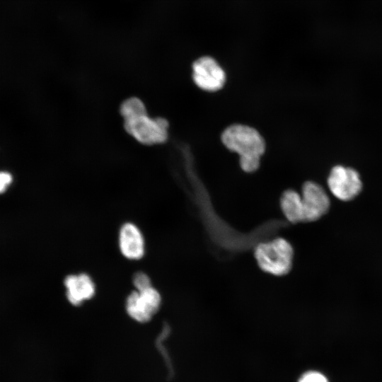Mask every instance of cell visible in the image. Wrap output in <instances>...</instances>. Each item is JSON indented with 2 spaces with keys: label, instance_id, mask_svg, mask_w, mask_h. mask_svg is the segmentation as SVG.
Listing matches in <instances>:
<instances>
[{
  "label": "cell",
  "instance_id": "cell-1",
  "mask_svg": "<svg viewBox=\"0 0 382 382\" xmlns=\"http://www.w3.org/2000/svg\"><path fill=\"white\" fill-rule=\"evenodd\" d=\"M120 113L124 120L125 129L137 141L153 145L162 144L167 140V120L149 116L144 103L138 98H129L122 102Z\"/></svg>",
  "mask_w": 382,
  "mask_h": 382
},
{
  "label": "cell",
  "instance_id": "cell-2",
  "mask_svg": "<svg viewBox=\"0 0 382 382\" xmlns=\"http://www.w3.org/2000/svg\"><path fill=\"white\" fill-rule=\"evenodd\" d=\"M221 140L229 150L239 155L243 170L250 173L258 168L265 143L255 129L243 125H233L224 131Z\"/></svg>",
  "mask_w": 382,
  "mask_h": 382
},
{
  "label": "cell",
  "instance_id": "cell-3",
  "mask_svg": "<svg viewBox=\"0 0 382 382\" xmlns=\"http://www.w3.org/2000/svg\"><path fill=\"white\" fill-rule=\"evenodd\" d=\"M255 257L262 270L282 276L291 269L294 250L289 242L277 238L259 244L255 248Z\"/></svg>",
  "mask_w": 382,
  "mask_h": 382
},
{
  "label": "cell",
  "instance_id": "cell-4",
  "mask_svg": "<svg viewBox=\"0 0 382 382\" xmlns=\"http://www.w3.org/2000/svg\"><path fill=\"white\" fill-rule=\"evenodd\" d=\"M161 304V294L151 286L142 291L131 292L127 298L125 307L132 319L139 323H146L158 311Z\"/></svg>",
  "mask_w": 382,
  "mask_h": 382
},
{
  "label": "cell",
  "instance_id": "cell-5",
  "mask_svg": "<svg viewBox=\"0 0 382 382\" xmlns=\"http://www.w3.org/2000/svg\"><path fill=\"white\" fill-rule=\"evenodd\" d=\"M328 185L336 198L345 202L353 199L362 188L358 172L342 166L332 168L328 178Z\"/></svg>",
  "mask_w": 382,
  "mask_h": 382
},
{
  "label": "cell",
  "instance_id": "cell-6",
  "mask_svg": "<svg viewBox=\"0 0 382 382\" xmlns=\"http://www.w3.org/2000/svg\"><path fill=\"white\" fill-rule=\"evenodd\" d=\"M192 79L200 88L208 91H216L223 87L226 81V74L214 58L204 56L193 63Z\"/></svg>",
  "mask_w": 382,
  "mask_h": 382
},
{
  "label": "cell",
  "instance_id": "cell-7",
  "mask_svg": "<svg viewBox=\"0 0 382 382\" xmlns=\"http://www.w3.org/2000/svg\"><path fill=\"white\" fill-rule=\"evenodd\" d=\"M304 221H314L325 215L330 209V198L320 185L308 181L302 188Z\"/></svg>",
  "mask_w": 382,
  "mask_h": 382
},
{
  "label": "cell",
  "instance_id": "cell-8",
  "mask_svg": "<svg viewBox=\"0 0 382 382\" xmlns=\"http://www.w3.org/2000/svg\"><path fill=\"white\" fill-rule=\"evenodd\" d=\"M119 248L122 255L129 260H137L143 257L145 251L144 239L135 224L128 222L121 226Z\"/></svg>",
  "mask_w": 382,
  "mask_h": 382
},
{
  "label": "cell",
  "instance_id": "cell-9",
  "mask_svg": "<svg viewBox=\"0 0 382 382\" xmlns=\"http://www.w3.org/2000/svg\"><path fill=\"white\" fill-rule=\"evenodd\" d=\"M66 296L74 306H79L95 294L96 286L91 277L86 273L70 274L64 279Z\"/></svg>",
  "mask_w": 382,
  "mask_h": 382
},
{
  "label": "cell",
  "instance_id": "cell-10",
  "mask_svg": "<svg viewBox=\"0 0 382 382\" xmlns=\"http://www.w3.org/2000/svg\"><path fill=\"white\" fill-rule=\"evenodd\" d=\"M282 211L291 223L303 222V208L301 196L294 190H286L280 199Z\"/></svg>",
  "mask_w": 382,
  "mask_h": 382
},
{
  "label": "cell",
  "instance_id": "cell-11",
  "mask_svg": "<svg viewBox=\"0 0 382 382\" xmlns=\"http://www.w3.org/2000/svg\"><path fill=\"white\" fill-rule=\"evenodd\" d=\"M132 282L137 291H142L152 286L150 277L144 272H136L133 276Z\"/></svg>",
  "mask_w": 382,
  "mask_h": 382
},
{
  "label": "cell",
  "instance_id": "cell-12",
  "mask_svg": "<svg viewBox=\"0 0 382 382\" xmlns=\"http://www.w3.org/2000/svg\"><path fill=\"white\" fill-rule=\"evenodd\" d=\"M299 382H328V380L322 374L311 371L304 373L299 378Z\"/></svg>",
  "mask_w": 382,
  "mask_h": 382
},
{
  "label": "cell",
  "instance_id": "cell-13",
  "mask_svg": "<svg viewBox=\"0 0 382 382\" xmlns=\"http://www.w3.org/2000/svg\"><path fill=\"white\" fill-rule=\"evenodd\" d=\"M13 181L11 173L6 171H0V193L4 192Z\"/></svg>",
  "mask_w": 382,
  "mask_h": 382
}]
</instances>
